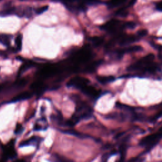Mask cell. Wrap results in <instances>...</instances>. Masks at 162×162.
<instances>
[{
  "mask_svg": "<svg viewBox=\"0 0 162 162\" xmlns=\"http://www.w3.org/2000/svg\"><path fill=\"white\" fill-rule=\"evenodd\" d=\"M161 139L162 127H161L156 132L150 134L148 136L143 137L140 141V145L150 150L151 148L155 146Z\"/></svg>",
  "mask_w": 162,
  "mask_h": 162,
  "instance_id": "cell-2",
  "label": "cell"
},
{
  "mask_svg": "<svg viewBox=\"0 0 162 162\" xmlns=\"http://www.w3.org/2000/svg\"><path fill=\"white\" fill-rule=\"evenodd\" d=\"M156 9L159 11L162 12V1L157 3L156 4Z\"/></svg>",
  "mask_w": 162,
  "mask_h": 162,
  "instance_id": "cell-28",
  "label": "cell"
},
{
  "mask_svg": "<svg viewBox=\"0 0 162 162\" xmlns=\"http://www.w3.org/2000/svg\"><path fill=\"white\" fill-rule=\"evenodd\" d=\"M161 116H162V110L153 116V118L151 120V122H156L157 120L159 119Z\"/></svg>",
  "mask_w": 162,
  "mask_h": 162,
  "instance_id": "cell-24",
  "label": "cell"
},
{
  "mask_svg": "<svg viewBox=\"0 0 162 162\" xmlns=\"http://www.w3.org/2000/svg\"><path fill=\"white\" fill-rule=\"evenodd\" d=\"M136 0H131V1H130L129 5V6H132V5H133V4H134V3H136Z\"/></svg>",
  "mask_w": 162,
  "mask_h": 162,
  "instance_id": "cell-29",
  "label": "cell"
},
{
  "mask_svg": "<svg viewBox=\"0 0 162 162\" xmlns=\"http://www.w3.org/2000/svg\"><path fill=\"white\" fill-rule=\"evenodd\" d=\"M0 42H1L2 44H3L5 46H8L10 43V38H9V36L8 35L3 34L1 35L0 36Z\"/></svg>",
  "mask_w": 162,
  "mask_h": 162,
  "instance_id": "cell-19",
  "label": "cell"
},
{
  "mask_svg": "<svg viewBox=\"0 0 162 162\" xmlns=\"http://www.w3.org/2000/svg\"><path fill=\"white\" fill-rule=\"evenodd\" d=\"M14 143L15 142H12V141H10V142H9V144L7 146L4 148L3 154L2 156V159L3 160L12 159L13 158H15L17 156V153L14 150V148H13Z\"/></svg>",
  "mask_w": 162,
  "mask_h": 162,
  "instance_id": "cell-8",
  "label": "cell"
},
{
  "mask_svg": "<svg viewBox=\"0 0 162 162\" xmlns=\"http://www.w3.org/2000/svg\"><path fill=\"white\" fill-rule=\"evenodd\" d=\"M24 128L23 127V126L20 124H18L17 125V127L15 130V133L17 134H20L24 131Z\"/></svg>",
  "mask_w": 162,
  "mask_h": 162,
  "instance_id": "cell-23",
  "label": "cell"
},
{
  "mask_svg": "<svg viewBox=\"0 0 162 162\" xmlns=\"http://www.w3.org/2000/svg\"><path fill=\"white\" fill-rule=\"evenodd\" d=\"M27 83V80L25 79H21L19 80H17V82H16V85L17 87H22V86H24V85H25Z\"/></svg>",
  "mask_w": 162,
  "mask_h": 162,
  "instance_id": "cell-25",
  "label": "cell"
},
{
  "mask_svg": "<svg viewBox=\"0 0 162 162\" xmlns=\"http://www.w3.org/2000/svg\"><path fill=\"white\" fill-rule=\"evenodd\" d=\"M4 86V85L3 84H0V91H1V90L3 89Z\"/></svg>",
  "mask_w": 162,
  "mask_h": 162,
  "instance_id": "cell-30",
  "label": "cell"
},
{
  "mask_svg": "<svg viewBox=\"0 0 162 162\" xmlns=\"http://www.w3.org/2000/svg\"><path fill=\"white\" fill-rule=\"evenodd\" d=\"M148 34V31L146 30H139L137 33V35L139 38H141V37H144L145 36V35Z\"/></svg>",
  "mask_w": 162,
  "mask_h": 162,
  "instance_id": "cell-26",
  "label": "cell"
},
{
  "mask_svg": "<svg viewBox=\"0 0 162 162\" xmlns=\"http://www.w3.org/2000/svg\"><path fill=\"white\" fill-rule=\"evenodd\" d=\"M154 59H155V55H153V54L152 53L148 54V55L142 57L140 60H139L136 62H135L132 65H130L128 68V70L129 71H137V70L141 71L144 67L151 64Z\"/></svg>",
  "mask_w": 162,
  "mask_h": 162,
  "instance_id": "cell-3",
  "label": "cell"
},
{
  "mask_svg": "<svg viewBox=\"0 0 162 162\" xmlns=\"http://www.w3.org/2000/svg\"><path fill=\"white\" fill-rule=\"evenodd\" d=\"M102 64V60H98L96 61H93L90 63L88 65L85 67L84 69L85 72L92 73L96 70L98 67Z\"/></svg>",
  "mask_w": 162,
  "mask_h": 162,
  "instance_id": "cell-10",
  "label": "cell"
},
{
  "mask_svg": "<svg viewBox=\"0 0 162 162\" xmlns=\"http://www.w3.org/2000/svg\"><path fill=\"white\" fill-rule=\"evenodd\" d=\"M48 6H44V7H41L40 8H37L36 10H35V13L38 15H40V14H42L43 13L45 12L46 11L48 10Z\"/></svg>",
  "mask_w": 162,
  "mask_h": 162,
  "instance_id": "cell-21",
  "label": "cell"
},
{
  "mask_svg": "<svg viewBox=\"0 0 162 162\" xmlns=\"http://www.w3.org/2000/svg\"><path fill=\"white\" fill-rule=\"evenodd\" d=\"M60 1L63 3H64L65 5H67V4H69L74 3L75 2L77 1V0H60Z\"/></svg>",
  "mask_w": 162,
  "mask_h": 162,
  "instance_id": "cell-27",
  "label": "cell"
},
{
  "mask_svg": "<svg viewBox=\"0 0 162 162\" xmlns=\"http://www.w3.org/2000/svg\"><path fill=\"white\" fill-rule=\"evenodd\" d=\"M91 41L94 46H99L103 44L104 39L101 37H93L91 38Z\"/></svg>",
  "mask_w": 162,
  "mask_h": 162,
  "instance_id": "cell-17",
  "label": "cell"
},
{
  "mask_svg": "<svg viewBox=\"0 0 162 162\" xmlns=\"http://www.w3.org/2000/svg\"><path fill=\"white\" fill-rule=\"evenodd\" d=\"M96 79L100 83L105 84L114 82L115 80V78L114 76H98L96 77Z\"/></svg>",
  "mask_w": 162,
  "mask_h": 162,
  "instance_id": "cell-13",
  "label": "cell"
},
{
  "mask_svg": "<svg viewBox=\"0 0 162 162\" xmlns=\"http://www.w3.org/2000/svg\"><path fill=\"white\" fill-rule=\"evenodd\" d=\"M126 149H127V146H126L125 144H123V145H122V146L120 148L121 158H124V156L125 155V153H126Z\"/></svg>",
  "mask_w": 162,
  "mask_h": 162,
  "instance_id": "cell-22",
  "label": "cell"
},
{
  "mask_svg": "<svg viewBox=\"0 0 162 162\" xmlns=\"http://www.w3.org/2000/svg\"><path fill=\"white\" fill-rule=\"evenodd\" d=\"M33 96V94L29 91H25L18 94L15 98H13L10 103H16L21 101H24L30 99Z\"/></svg>",
  "mask_w": 162,
  "mask_h": 162,
  "instance_id": "cell-9",
  "label": "cell"
},
{
  "mask_svg": "<svg viewBox=\"0 0 162 162\" xmlns=\"http://www.w3.org/2000/svg\"><path fill=\"white\" fill-rule=\"evenodd\" d=\"M34 65V63L31 62V61H27L25 62V64H24L23 65H22V67L20 68L19 69V74H22L25 72L27 70V69H29L30 68H31Z\"/></svg>",
  "mask_w": 162,
  "mask_h": 162,
  "instance_id": "cell-15",
  "label": "cell"
},
{
  "mask_svg": "<svg viewBox=\"0 0 162 162\" xmlns=\"http://www.w3.org/2000/svg\"><path fill=\"white\" fill-rule=\"evenodd\" d=\"M116 15L120 17H125L128 15V12L125 8H121L116 12Z\"/></svg>",
  "mask_w": 162,
  "mask_h": 162,
  "instance_id": "cell-20",
  "label": "cell"
},
{
  "mask_svg": "<svg viewBox=\"0 0 162 162\" xmlns=\"http://www.w3.org/2000/svg\"><path fill=\"white\" fill-rule=\"evenodd\" d=\"M92 57L93 53L91 49L88 47H84L76 51L72 57V59L76 65H79L89 61Z\"/></svg>",
  "mask_w": 162,
  "mask_h": 162,
  "instance_id": "cell-1",
  "label": "cell"
},
{
  "mask_svg": "<svg viewBox=\"0 0 162 162\" xmlns=\"http://www.w3.org/2000/svg\"><path fill=\"white\" fill-rule=\"evenodd\" d=\"M30 88L34 91H36L38 93H43L44 91V82L42 80H37L30 85Z\"/></svg>",
  "mask_w": 162,
  "mask_h": 162,
  "instance_id": "cell-11",
  "label": "cell"
},
{
  "mask_svg": "<svg viewBox=\"0 0 162 162\" xmlns=\"http://www.w3.org/2000/svg\"><path fill=\"white\" fill-rule=\"evenodd\" d=\"M89 80L87 78L82 77H73L71 79L68 83L67 84V87L69 88H75L77 89H81L85 85L89 84Z\"/></svg>",
  "mask_w": 162,
  "mask_h": 162,
  "instance_id": "cell-5",
  "label": "cell"
},
{
  "mask_svg": "<svg viewBox=\"0 0 162 162\" xmlns=\"http://www.w3.org/2000/svg\"><path fill=\"white\" fill-rule=\"evenodd\" d=\"M59 69L58 67L52 65L44 66L38 72V75L41 77H48L58 73Z\"/></svg>",
  "mask_w": 162,
  "mask_h": 162,
  "instance_id": "cell-6",
  "label": "cell"
},
{
  "mask_svg": "<svg viewBox=\"0 0 162 162\" xmlns=\"http://www.w3.org/2000/svg\"><path fill=\"white\" fill-rule=\"evenodd\" d=\"M125 1H127V0H110L108 2V6L110 8H114L120 5Z\"/></svg>",
  "mask_w": 162,
  "mask_h": 162,
  "instance_id": "cell-16",
  "label": "cell"
},
{
  "mask_svg": "<svg viewBox=\"0 0 162 162\" xmlns=\"http://www.w3.org/2000/svg\"><path fill=\"white\" fill-rule=\"evenodd\" d=\"M15 45H16L17 51H20L21 50V49H22V35L19 34V35H17L16 39H15Z\"/></svg>",
  "mask_w": 162,
  "mask_h": 162,
  "instance_id": "cell-18",
  "label": "cell"
},
{
  "mask_svg": "<svg viewBox=\"0 0 162 162\" xmlns=\"http://www.w3.org/2000/svg\"><path fill=\"white\" fill-rule=\"evenodd\" d=\"M122 28H125L124 24L121 25V22L118 20H111L107 22L105 24L102 25L100 28L101 29L107 31L110 33H116L118 30Z\"/></svg>",
  "mask_w": 162,
  "mask_h": 162,
  "instance_id": "cell-4",
  "label": "cell"
},
{
  "mask_svg": "<svg viewBox=\"0 0 162 162\" xmlns=\"http://www.w3.org/2000/svg\"><path fill=\"white\" fill-rule=\"evenodd\" d=\"M61 131L63 133H64V134H69V135H72V136H77V137H79V138H87V137H89V135L80 133V132L76 131V130H73V129L61 130Z\"/></svg>",
  "mask_w": 162,
  "mask_h": 162,
  "instance_id": "cell-12",
  "label": "cell"
},
{
  "mask_svg": "<svg viewBox=\"0 0 162 162\" xmlns=\"http://www.w3.org/2000/svg\"><path fill=\"white\" fill-rule=\"evenodd\" d=\"M39 137L36 136H34L33 137H31L27 140H26L25 141H22L20 144L19 146L20 147H24V146H29V145H34L35 143H37L39 142Z\"/></svg>",
  "mask_w": 162,
  "mask_h": 162,
  "instance_id": "cell-14",
  "label": "cell"
},
{
  "mask_svg": "<svg viewBox=\"0 0 162 162\" xmlns=\"http://www.w3.org/2000/svg\"><path fill=\"white\" fill-rule=\"evenodd\" d=\"M80 90L85 95L91 98L94 100H96L101 95V92L100 91H98L96 88L92 86V85H89L88 84L85 85Z\"/></svg>",
  "mask_w": 162,
  "mask_h": 162,
  "instance_id": "cell-7",
  "label": "cell"
}]
</instances>
